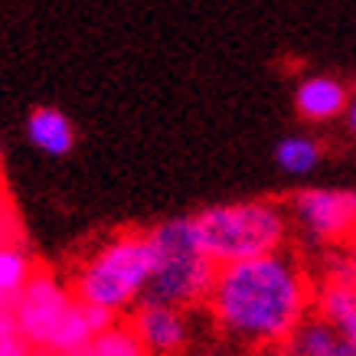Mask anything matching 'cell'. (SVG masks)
Here are the masks:
<instances>
[{
	"instance_id": "6da1fadb",
	"label": "cell",
	"mask_w": 356,
	"mask_h": 356,
	"mask_svg": "<svg viewBox=\"0 0 356 356\" xmlns=\"http://www.w3.org/2000/svg\"><path fill=\"white\" fill-rule=\"evenodd\" d=\"M317 284L304 261L281 248L261 259L222 265L203 311L222 340L245 350H278L314 314Z\"/></svg>"
},
{
	"instance_id": "7a4b0ae2",
	"label": "cell",
	"mask_w": 356,
	"mask_h": 356,
	"mask_svg": "<svg viewBox=\"0 0 356 356\" xmlns=\"http://www.w3.org/2000/svg\"><path fill=\"white\" fill-rule=\"evenodd\" d=\"M154 238L151 229H118L102 236L69 275L72 291L88 307L115 314L124 321L138 304H144L147 284L154 278Z\"/></svg>"
},
{
	"instance_id": "3957f363",
	"label": "cell",
	"mask_w": 356,
	"mask_h": 356,
	"mask_svg": "<svg viewBox=\"0 0 356 356\" xmlns=\"http://www.w3.org/2000/svg\"><path fill=\"white\" fill-rule=\"evenodd\" d=\"M200 245L209 259L222 265L261 259L281 252L291 236V213L275 200H238V203L203 206L193 213Z\"/></svg>"
},
{
	"instance_id": "277c9868",
	"label": "cell",
	"mask_w": 356,
	"mask_h": 356,
	"mask_svg": "<svg viewBox=\"0 0 356 356\" xmlns=\"http://www.w3.org/2000/svg\"><path fill=\"white\" fill-rule=\"evenodd\" d=\"M13 317L40 356H82L98 337L88 307L79 301L69 278H59L56 271L36 268L13 307Z\"/></svg>"
},
{
	"instance_id": "5b68a950",
	"label": "cell",
	"mask_w": 356,
	"mask_h": 356,
	"mask_svg": "<svg viewBox=\"0 0 356 356\" xmlns=\"http://www.w3.org/2000/svg\"><path fill=\"white\" fill-rule=\"evenodd\" d=\"M154 238V278L147 284L144 304H167L180 311H196L209 298L219 265L203 252L193 216L163 219L151 229Z\"/></svg>"
},
{
	"instance_id": "8992f818",
	"label": "cell",
	"mask_w": 356,
	"mask_h": 356,
	"mask_svg": "<svg viewBox=\"0 0 356 356\" xmlns=\"http://www.w3.org/2000/svg\"><path fill=\"white\" fill-rule=\"evenodd\" d=\"M291 222L317 245H346L356 236V190L307 186L288 203Z\"/></svg>"
},
{
	"instance_id": "52a82bcc",
	"label": "cell",
	"mask_w": 356,
	"mask_h": 356,
	"mask_svg": "<svg viewBox=\"0 0 356 356\" xmlns=\"http://www.w3.org/2000/svg\"><path fill=\"white\" fill-rule=\"evenodd\" d=\"M314 314L330 321L356 353V278L346 252H334L327 259L324 278L317 281L314 291Z\"/></svg>"
},
{
	"instance_id": "ba28073f",
	"label": "cell",
	"mask_w": 356,
	"mask_h": 356,
	"mask_svg": "<svg viewBox=\"0 0 356 356\" xmlns=\"http://www.w3.org/2000/svg\"><path fill=\"white\" fill-rule=\"evenodd\" d=\"M147 356H186L190 346V311L167 304H138L124 317Z\"/></svg>"
},
{
	"instance_id": "9c48e42d",
	"label": "cell",
	"mask_w": 356,
	"mask_h": 356,
	"mask_svg": "<svg viewBox=\"0 0 356 356\" xmlns=\"http://www.w3.org/2000/svg\"><path fill=\"white\" fill-rule=\"evenodd\" d=\"M350 105H353L350 92L334 76H304L294 86V111L304 121H314V124L340 118V115L350 111Z\"/></svg>"
},
{
	"instance_id": "30bf717a",
	"label": "cell",
	"mask_w": 356,
	"mask_h": 356,
	"mask_svg": "<svg viewBox=\"0 0 356 356\" xmlns=\"http://www.w3.org/2000/svg\"><path fill=\"white\" fill-rule=\"evenodd\" d=\"M278 356H356L340 330L321 314H311L284 343L278 346Z\"/></svg>"
},
{
	"instance_id": "8fae6325",
	"label": "cell",
	"mask_w": 356,
	"mask_h": 356,
	"mask_svg": "<svg viewBox=\"0 0 356 356\" xmlns=\"http://www.w3.org/2000/svg\"><path fill=\"white\" fill-rule=\"evenodd\" d=\"M26 138L46 157H65V154H72V147H76V124L59 108L43 105V108L30 111V118H26Z\"/></svg>"
},
{
	"instance_id": "7c38bea8",
	"label": "cell",
	"mask_w": 356,
	"mask_h": 356,
	"mask_svg": "<svg viewBox=\"0 0 356 356\" xmlns=\"http://www.w3.org/2000/svg\"><path fill=\"white\" fill-rule=\"evenodd\" d=\"M36 275V261L26 245H0V311H13L23 288Z\"/></svg>"
},
{
	"instance_id": "4fadbf2b",
	"label": "cell",
	"mask_w": 356,
	"mask_h": 356,
	"mask_svg": "<svg viewBox=\"0 0 356 356\" xmlns=\"http://www.w3.org/2000/svg\"><path fill=\"white\" fill-rule=\"evenodd\" d=\"M321 157H324V151H321V144L311 134H288L275 147V163L288 177H307V173H314Z\"/></svg>"
},
{
	"instance_id": "5bb4252c",
	"label": "cell",
	"mask_w": 356,
	"mask_h": 356,
	"mask_svg": "<svg viewBox=\"0 0 356 356\" xmlns=\"http://www.w3.org/2000/svg\"><path fill=\"white\" fill-rule=\"evenodd\" d=\"M82 356H147V350L140 346V340L134 337L128 321H118L111 330L98 334L95 340L86 346Z\"/></svg>"
},
{
	"instance_id": "9a60e30c",
	"label": "cell",
	"mask_w": 356,
	"mask_h": 356,
	"mask_svg": "<svg viewBox=\"0 0 356 356\" xmlns=\"http://www.w3.org/2000/svg\"><path fill=\"white\" fill-rule=\"evenodd\" d=\"M0 356H40L20 330L13 311H0Z\"/></svg>"
},
{
	"instance_id": "2e32d148",
	"label": "cell",
	"mask_w": 356,
	"mask_h": 356,
	"mask_svg": "<svg viewBox=\"0 0 356 356\" xmlns=\"http://www.w3.org/2000/svg\"><path fill=\"white\" fill-rule=\"evenodd\" d=\"M0 245H26L23 236V219L17 213L13 200L0 190Z\"/></svg>"
},
{
	"instance_id": "e0dca14e",
	"label": "cell",
	"mask_w": 356,
	"mask_h": 356,
	"mask_svg": "<svg viewBox=\"0 0 356 356\" xmlns=\"http://www.w3.org/2000/svg\"><path fill=\"white\" fill-rule=\"evenodd\" d=\"M346 259H350V268H353V278H356V236L346 242Z\"/></svg>"
},
{
	"instance_id": "ac0fdd59",
	"label": "cell",
	"mask_w": 356,
	"mask_h": 356,
	"mask_svg": "<svg viewBox=\"0 0 356 356\" xmlns=\"http://www.w3.org/2000/svg\"><path fill=\"white\" fill-rule=\"evenodd\" d=\"M346 124H350V131L356 134V102L350 105V111H346Z\"/></svg>"
},
{
	"instance_id": "d6986e66",
	"label": "cell",
	"mask_w": 356,
	"mask_h": 356,
	"mask_svg": "<svg viewBox=\"0 0 356 356\" xmlns=\"http://www.w3.org/2000/svg\"><path fill=\"white\" fill-rule=\"evenodd\" d=\"M186 356H226V353H216V350H203V353H186Z\"/></svg>"
}]
</instances>
